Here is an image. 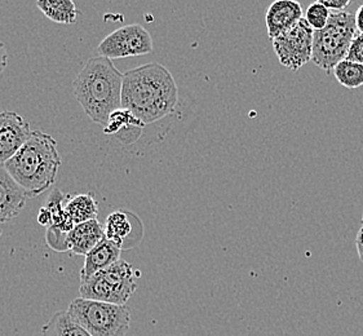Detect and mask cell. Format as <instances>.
Segmentation results:
<instances>
[{"label": "cell", "mask_w": 363, "mask_h": 336, "mask_svg": "<svg viewBox=\"0 0 363 336\" xmlns=\"http://www.w3.org/2000/svg\"><path fill=\"white\" fill-rule=\"evenodd\" d=\"M135 216H136L135 213L124 211V210L111 212L106 218L105 225H104L105 237L123 250L124 243L127 242V240H130L132 232H133L132 220L135 219Z\"/></svg>", "instance_id": "obj_15"}, {"label": "cell", "mask_w": 363, "mask_h": 336, "mask_svg": "<svg viewBox=\"0 0 363 336\" xmlns=\"http://www.w3.org/2000/svg\"><path fill=\"white\" fill-rule=\"evenodd\" d=\"M29 196L15 179L0 164V224L17 218L26 205Z\"/></svg>", "instance_id": "obj_11"}, {"label": "cell", "mask_w": 363, "mask_h": 336, "mask_svg": "<svg viewBox=\"0 0 363 336\" xmlns=\"http://www.w3.org/2000/svg\"><path fill=\"white\" fill-rule=\"evenodd\" d=\"M356 35V15L347 11L331 13L326 26L313 33V62L331 73L335 66L347 59Z\"/></svg>", "instance_id": "obj_4"}, {"label": "cell", "mask_w": 363, "mask_h": 336, "mask_svg": "<svg viewBox=\"0 0 363 336\" xmlns=\"http://www.w3.org/2000/svg\"><path fill=\"white\" fill-rule=\"evenodd\" d=\"M69 198H70L69 194L62 193L60 189H53L51 194L47 198V203H45V207L51 213V225L50 227L57 228L64 233H69L75 225L72 219L69 218L67 212L65 211L66 201Z\"/></svg>", "instance_id": "obj_19"}, {"label": "cell", "mask_w": 363, "mask_h": 336, "mask_svg": "<svg viewBox=\"0 0 363 336\" xmlns=\"http://www.w3.org/2000/svg\"><path fill=\"white\" fill-rule=\"evenodd\" d=\"M121 252L122 247L104 237L101 241L84 256V265L80 271V281L87 279L118 262L121 259Z\"/></svg>", "instance_id": "obj_13"}, {"label": "cell", "mask_w": 363, "mask_h": 336, "mask_svg": "<svg viewBox=\"0 0 363 336\" xmlns=\"http://www.w3.org/2000/svg\"><path fill=\"white\" fill-rule=\"evenodd\" d=\"M313 33L314 30L303 18L292 29L272 40L281 65L291 72H298L300 67L312 61Z\"/></svg>", "instance_id": "obj_7"}, {"label": "cell", "mask_w": 363, "mask_h": 336, "mask_svg": "<svg viewBox=\"0 0 363 336\" xmlns=\"http://www.w3.org/2000/svg\"><path fill=\"white\" fill-rule=\"evenodd\" d=\"M331 11L320 3H313L306 9V20L313 30H322L330 20Z\"/></svg>", "instance_id": "obj_21"}, {"label": "cell", "mask_w": 363, "mask_h": 336, "mask_svg": "<svg viewBox=\"0 0 363 336\" xmlns=\"http://www.w3.org/2000/svg\"><path fill=\"white\" fill-rule=\"evenodd\" d=\"M38 223L43 227H50L51 225V213L48 211V208L44 206L38 213Z\"/></svg>", "instance_id": "obj_25"}, {"label": "cell", "mask_w": 363, "mask_h": 336, "mask_svg": "<svg viewBox=\"0 0 363 336\" xmlns=\"http://www.w3.org/2000/svg\"><path fill=\"white\" fill-rule=\"evenodd\" d=\"M145 125L135 117L130 110L121 108L110 114L109 121L104 127V132L108 135H116L118 139L124 142H127V140L132 142L138 139Z\"/></svg>", "instance_id": "obj_14"}, {"label": "cell", "mask_w": 363, "mask_h": 336, "mask_svg": "<svg viewBox=\"0 0 363 336\" xmlns=\"http://www.w3.org/2000/svg\"><path fill=\"white\" fill-rule=\"evenodd\" d=\"M7 48H6V44L3 43L1 39H0V77H1V74L4 73V70H6V67H7Z\"/></svg>", "instance_id": "obj_26"}, {"label": "cell", "mask_w": 363, "mask_h": 336, "mask_svg": "<svg viewBox=\"0 0 363 336\" xmlns=\"http://www.w3.org/2000/svg\"><path fill=\"white\" fill-rule=\"evenodd\" d=\"M34 336H91L69 315L67 310H58L45 322Z\"/></svg>", "instance_id": "obj_17"}, {"label": "cell", "mask_w": 363, "mask_h": 336, "mask_svg": "<svg viewBox=\"0 0 363 336\" xmlns=\"http://www.w3.org/2000/svg\"><path fill=\"white\" fill-rule=\"evenodd\" d=\"M105 237V229L99 220H89L74 225L67 233L66 243L73 255L86 256Z\"/></svg>", "instance_id": "obj_12"}, {"label": "cell", "mask_w": 363, "mask_h": 336, "mask_svg": "<svg viewBox=\"0 0 363 336\" xmlns=\"http://www.w3.org/2000/svg\"><path fill=\"white\" fill-rule=\"evenodd\" d=\"M177 103L179 88L167 67L150 62L123 74L122 108L130 110L144 125L167 117Z\"/></svg>", "instance_id": "obj_1"}, {"label": "cell", "mask_w": 363, "mask_h": 336, "mask_svg": "<svg viewBox=\"0 0 363 336\" xmlns=\"http://www.w3.org/2000/svg\"><path fill=\"white\" fill-rule=\"evenodd\" d=\"M66 310L91 336H125L131 327V312L125 306L78 298Z\"/></svg>", "instance_id": "obj_5"}, {"label": "cell", "mask_w": 363, "mask_h": 336, "mask_svg": "<svg viewBox=\"0 0 363 336\" xmlns=\"http://www.w3.org/2000/svg\"><path fill=\"white\" fill-rule=\"evenodd\" d=\"M347 59L363 64V34L358 33L354 39H353L352 45L349 48Z\"/></svg>", "instance_id": "obj_23"}, {"label": "cell", "mask_w": 363, "mask_h": 336, "mask_svg": "<svg viewBox=\"0 0 363 336\" xmlns=\"http://www.w3.org/2000/svg\"><path fill=\"white\" fill-rule=\"evenodd\" d=\"M138 289L135 271L130 263L119 259L106 269L80 281V298L125 306Z\"/></svg>", "instance_id": "obj_6"}, {"label": "cell", "mask_w": 363, "mask_h": 336, "mask_svg": "<svg viewBox=\"0 0 363 336\" xmlns=\"http://www.w3.org/2000/svg\"><path fill=\"white\" fill-rule=\"evenodd\" d=\"M37 6L47 18L62 25H74L80 13L73 0H37Z\"/></svg>", "instance_id": "obj_16"}, {"label": "cell", "mask_w": 363, "mask_h": 336, "mask_svg": "<svg viewBox=\"0 0 363 336\" xmlns=\"http://www.w3.org/2000/svg\"><path fill=\"white\" fill-rule=\"evenodd\" d=\"M66 237H67V233H64L62 230H60L57 228H47V233H45L47 245L57 252L69 251L67 243H66Z\"/></svg>", "instance_id": "obj_22"}, {"label": "cell", "mask_w": 363, "mask_h": 336, "mask_svg": "<svg viewBox=\"0 0 363 336\" xmlns=\"http://www.w3.org/2000/svg\"><path fill=\"white\" fill-rule=\"evenodd\" d=\"M65 211L77 225L80 223L97 219L99 205L92 193H84V194H78L75 197L69 198L66 201Z\"/></svg>", "instance_id": "obj_18"}, {"label": "cell", "mask_w": 363, "mask_h": 336, "mask_svg": "<svg viewBox=\"0 0 363 336\" xmlns=\"http://www.w3.org/2000/svg\"><path fill=\"white\" fill-rule=\"evenodd\" d=\"M303 7L298 0H276L270 4L265 22L268 29V37L270 40L279 37L287 30L292 29L298 25L304 17Z\"/></svg>", "instance_id": "obj_10"}, {"label": "cell", "mask_w": 363, "mask_h": 336, "mask_svg": "<svg viewBox=\"0 0 363 336\" xmlns=\"http://www.w3.org/2000/svg\"><path fill=\"white\" fill-rule=\"evenodd\" d=\"M123 74L108 57H92L73 82L74 96L92 122L105 127L122 108Z\"/></svg>", "instance_id": "obj_2"}, {"label": "cell", "mask_w": 363, "mask_h": 336, "mask_svg": "<svg viewBox=\"0 0 363 336\" xmlns=\"http://www.w3.org/2000/svg\"><path fill=\"white\" fill-rule=\"evenodd\" d=\"M356 247L358 256H359V260L363 262V225L361 229L358 230L356 237Z\"/></svg>", "instance_id": "obj_27"}, {"label": "cell", "mask_w": 363, "mask_h": 336, "mask_svg": "<svg viewBox=\"0 0 363 336\" xmlns=\"http://www.w3.org/2000/svg\"><path fill=\"white\" fill-rule=\"evenodd\" d=\"M30 123L15 111L0 113V164L15 155L31 135Z\"/></svg>", "instance_id": "obj_9"}, {"label": "cell", "mask_w": 363, "mask_h": 336, "mask_svg": "<svg viewBox=\"0 0 363 336\" xmlns=\"http://www.w3.org/2000/svg\"><path fill=\"white\" fill-rule=\"evenodd\" d=\"M356 26L357 31L359 34H363V4L359 6L356 12Z\"/></svg>", "instance_id": "obj_28"}, {"label": "cell", "mask_w": 363, "mask_h": 336, "mask_svg": "<svg viewBox=\"0 0 363 336\" xmlns=\"http://www.w3.org/2000/svg\"><path fill=\"white\" fill-rule=\"evenodd\" d=\"M153 39L149 31L138 23L123 26L113 31L97 47L102 57L127 59L149 55L153 52Z\"/></svg>", "instance_id": "obj_8"}, {"label": "cell", "mask_w": 363, "mask_h": 336, "mask_svg": "<svg viewBox=\"0 0 363 336\" xmlns=\"http://www.w3.org/2000/svg\"><path fill=\"white\" fill-rule=\"evenodd\" d=\"M335 79L348 89H356L363 86V64L344 59L335 66Z\"/></svg>", "instance_id": "obj_20"}, {"label": "cell", "mask_w": 363, "mask_h": 336, "mask_svg": "<svg viewBox=\"0 0 363 336\" xmlns=\"http://www.w3.org/2000/svg\"><path fill=\"white\" fill-rule=\"evenodd\" d=\"M320 4H323L325 7L328 8L330 11H334V12H342L345 11V8H348L350 6L352 1L354 0H317Z\"/></svg>", "instance_id": "obj_24"}, {"label": "cell", "mask_w": 363, "mask_h": 336, "mask_svg": "<svg viewBox=\"0 0 363 336\" xmlns=\"http://www.w3.org/2000/svg\"><path fill=\"white\" fill-rule=\"evenodd\" d=\"M62 161L51 135L33 130L20 150L3 166L29 198L38 197L56 181Z\"/></svg>", "instance_id": "obj_3"}, {"label": "cell", "mask_w": 363, "mask_h": 336, "mask_svg": "<svg viewBox=\"0 0 363 336\" xmlns=\"http://www.w3.org/2000/svg\"><path fill=\"white\" fill-rule=\"evenodd\" d=\"M362 224H363V215H362Z\"/></svg>", "instance_id": "obj_29"}]
</instances>
